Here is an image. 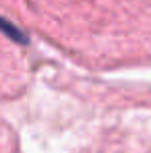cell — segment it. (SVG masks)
Segmentation results:
<instances>
[{"mask_svg": "<svg viewBox=\"0 0 151 153\" xmlns=\"http://www.w3.org/2000/svg\"><path fill=\"white\" fill-rule=\"evenodd\" d=\"M0 31H2V33H6V35L13 39V42H19V44H25V42H27L25 33H23L19 27H15L10 21L2 19V17H0Z\"/></svg>", "mask_w": 151, "mask_h": 153, "instance_id": "1", "label": "cell"}]
</instances>
